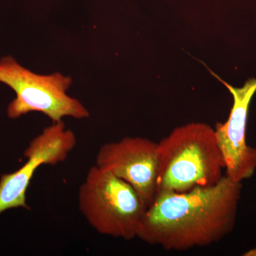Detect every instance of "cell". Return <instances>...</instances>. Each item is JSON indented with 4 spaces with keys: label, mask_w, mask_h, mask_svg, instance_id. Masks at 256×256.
<instances>
[{
    "label": "cell",
    "mask_w": 256,
    "mask_h": 256,
    "mask_svg": "<svg viewBox=\"0 0 256 256\" xmlns=\"http://www.w3.org/2000/svg\"><path fill=\"white\" fill-rule=\"evenodd\" d=\"M244 256H256V247L254 248L250 249V250H248V252H244L242 254Z\"/></svg>",
    "instance_id": "cell-8"
},
{
    "label": "cell",
    "mask_w": 256,
    "mask_h": 256,
    "mask_svg": "<svg viewBox=\"0 0 256 256\" xmlns=\"http://www.w3.org/2000/svg\"><path fill=\"white\" fill-rule=\"evenodd\" d=\"M0 82L16 94L8 109L10 118L30 112H42L53 122L67 116L76 119L89 116L80 101L67 95L72 79L62 74L38 75L24 68L13 57L6 56L0 60Z\"/></svg>",
    "instance_id": "cell-4"
},
{
    "label": "cell",
    "mask_w": 256,
    "mask_h": 256,
    "mask_svg": "<svg viewBox=\"0 0 256 256\" xmlns=\"http://www.w3.org/2000/svg\"><path fill=\"white\" fill-rule=\"evenodd\" d=\"M76 146L75 134L66 130L63 121L53 122L32 140L24 152L28 161L18 171L0 178V214L15 208L30 210L26 192L35 172L44 164L63 162Z\"/></svg>",
    "instance_id": "cell-5"
},
{
    "label": "cell",
    "mask_w": 256,
    "mask_h": 256,
    "mask_svg": "<svg viewBox=\"0 0 256 256\" xmlns=\"http://www.w3.org/2000/svg\"><path fill=\"white\" fill-rule=\"evenodd\" d=\"M242 190V182L224 175L212 186L156 192L137 238L178 252L220 242L235 226Z\"/></svg>",
    "instance_id": "cell-1"
},
{
    "label": "cell",
    "mask_w": 256,
    "mask_h": 256,
    "mask_svg": "<svg viewBox=\"0 0 256 256\" xmlns=\"http://www.w3.org/2000/svg\"><path fill=\"white\" fill-rule=\"evenodd\" d=\"M78 206L99 234L131 240L138 237L148 205L130 184L94 165L79 188Z\"/></svg>",
    "instance_id": "cell-3"
},
{
    "label": "cell",
    "mask_w": 256,
    "mask_h": 256,
    "mask_svg": "<svg viewBox=\"0 0 256 256\" xmlns=\"http://www.w3.org/2000/svg\"><path fill=\"white\" fill-rule=\"evenodd\" d=\"M96 166L130 184L149 206L156 193L158 143L146 138H124L102 144Z\"/></svg>",
    "instance_id": "cell-6"
},
{
    "label": "cell",
    "mask_w": 256,
    "mask_h": 256,
    "mask_svg": "<svg viewBox=\"0 0 256 256\" xmlns=\"http://www.w3.org/2000/svg\"><path fill=\"white\" fill-rule=\"evenodd\" d=\"M210 72L233 96L234 104L228 118L224 124H216L215 132L224 156L226 176L242 182L252 178L256 170V149L246 142L248 114L256 92V79H249L244 86L235 88L212 70Z\"/></svg>",
    "instance_id": "cell-7"
},
{
    "label": "cell",
    "mask_w": 256,
    "mask_h": 256,
    "mask_svg": "<svg viewBox=\"0 0 256 256\" xmlns=\"http://www.w3.org/2000/svg\"><path fill=\"white\" fill-rule=\"evenodd\" d=\"M224 170L215 129L202 122L180 126L158 143L156 192L212 186L223 178Z\"/></svg>",
    "instance_id": "cell-2"
}]
</instances>
